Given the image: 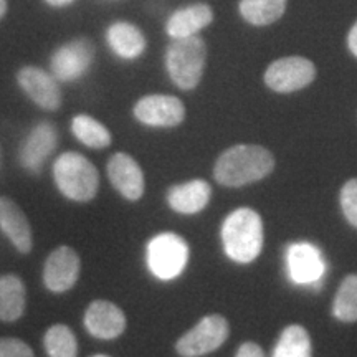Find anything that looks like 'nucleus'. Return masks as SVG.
<instances>
[{
  "label": "nucleus",
  "mask_w": 357,
  "mask_h": 357,
  "mask_svg": "<svg viewBox=\"0 0 357 357\" xmlns=\"http://www.w3.org/2000/svg\"><path fill=\"white\" fill-rule=\"evenodd\" d=\"M275 169V158L270 151L255 144L230 147L217 159L213 177L220 185L243 187L261 181Z\"/></svg>",
  "instance_id": "f257e3e1"
},
{
  "label": "nucleus",
  "mask_w": 357,
  "mask_h": 357,
  "mask_svg": "<svg viewBox=\"0 0 357 357\" xmlns=\"http://www.w3.org/2000/svg\"><path fill=\"white\" fill-rule=\"evenodd\" d=\"M223 250L236 263L255 261L263 248V222L252 208H236L223 220Z\"/></svg>",
  "instance_id": "f03ea898"
},
{
  "label": "nucleus",
  "mask_w": 357,
  "mask_h": 357,
  "mask_svg": "<svg viewBox=\"0 0 357 357\" xmlns=\"http://www.w3.org/2000/svg\"><path fill=\"white\" fill-rule=\"evenodd\" d=\"M53 178L58 190L73 202H89L100 189L96 167L78 153H65L55 160Z\"/></svg>",
  "instance_id": "7ed1b4c3"
},
{
  "label": "nucleus",
  "mask_w": 357,
  "mask_h": 357,
  "mask_svg": "<svg viewBox=\"0 0 357 357\" xmlns=\"http://www.w3.org/2000/svg\"><path fill=\"white\" fill-rule=\"evenodd\" d=\"M207 60V47L199 35L176 38L167 47L166 68L177 88L194 89L200 83Z\"/></svg>",
  "instance_id": "20e7f679"
},
{
  "label": "nucleus",
  "mask_w": 357,
  "mask_h": 357,
  "mask_svg": "<svg viewBox=\"0 0 357 357\" xmlns=\"http://www.w3.org/2000/svg\"><path fill=\"white\" fill-rule=\"evenodd\" d=\"M147 266L155 278L169 281L184 271L189 260L185 240L176 234H160L147 245Z\"/></svg>",
  "instance_id": "39448f33"
},
{
  "label": "nucleus",
  "mask_w": 357,
  "mask_h": 357,
  "mask_svg": "<svg viewBox=\"0 0 357 357\" xmlns=\"http://www.w3.org/2000/svg\"><path fill=\"white\" fill-rule=\"evenodd\" d=\"M230 334L229 321L220 314H208L177 341L176 351L182 357H202L217 351Z\"/></svg>",
  "instance_id": "423d86ee"
},
{
  "label": "nucleus",
  "mask_w": 357,
  "mask_h": 357,
  "mask_svg": "<svg viewBox=\"0 0 357 357\" xmlns=\"http://www.w3.org/2000/svg\"><path fill=\"white\" fill-rule=\"evenodd\" d=\"M316 78L312 61L303 56L280 58L268 66L265 83L276 93H293L306 88Z\"/></svg>",
  "instance_id": "0eeeda50"
},
{
  "label": "nucleus",
  "mask_w": 357,
  "mask_h": 357,
  "mask_svg": "<svg viewBox=\"0 0 357 357\" xmlns=\"http://www.w3.org/2000/svg\"><path fill=\"white\" fill-rule=\"evenodd\" d=\"M95 58V48L88 40L79 38L63 45L50 58L52 75L58 82H75L86 73Z\"/></svg>",
  "instance_id": "6e6552de"
},
{
  "label": "nucleus",
  "mask_w": 357,
  "mask_h": 357,
  "mask_svg": "<svg viewBox=\"0 0 357 357\" xmlns=\"http://www.w3.org/2000/svg\"><path fill=\"white\" fill-rule=\"evenodd\" d=\"M134 116L146 126L174 128L184 121L185 108L176 96L149 95L136 102Z\"/></svg>",
  "instance_id": "1a4fd4ad"
},
{
  "label": "nucleus",
  "mask_w": 357,
  "mask_h": 357,
  "mask_svg": "<svg viewBox=\"0 0 357 357\" xmlns=\"http://www.w3.org/2000/svg\"><path fill=\"white\" fill-rule=\"evenodd\" d=\"M82 271L79 255L70 247H58L48 255L43 266V283L48 291L66 293L77 284Z\"/></svg>",
  "instance_id": "9d476101"
},
{
  "label": "nucleus",
  "mask_w": 357,
  "mask_h": 357,
  "mask_svg": "<svg viewBox=\"0 0 357 357\" xmlns=\"http://www.w3.org/2000/svg\"><path fill=\"white\" fill-rule=\"evenodd\" d=\"M17 82L26 96L42 109L56 111L61 105L58 79L37 66H24L17 75Z\"/></svg>",
  "instance_id": "9b49d317"
},
{
  "label": "nucleus",
  "mask_w": 357,
  "mask_h": 357,
  "mask_svg": "<svg viewBox=\"0 0 357 357\" xmlns=\"http://www.w3.org/2000/svg\"><path fill=\"white\" fill-rule=\"evenodd\" d=\"M108 177L111 184L126 200L136 202L144 194V172L129 154L116 153L108 160Z\"/></svg>",
  "instance_id": "f8f14e48"
},
{
  "label": "nucleus",
  "mask_w": 357,
  "mask_h": 357,
  "mask_svg": "<svg viewBox=\"0 0 357 357\" xmlns=\"http://www.w3.org/2000/svg\"><path fill=\"white\" fill-rule=\"evenodd\" d=\"M84 328L93 337L109 339L119 337L126 329V316L114 303L96 300L88 306L84 312Z\"/></svg>",
  "instance_id": "ddd939ff"
},
{
  "label": "nucleus",
  "mask_w": 357,
  "mask_h": 357,
  "mask_svg": "<svg viewBox=\"0 0 357 357\" xmlns=\"http://www.w3.org/2000/svg\"><path fill=\"white\" fill-rule=\"evenodd\" d=\"M58 142L56 129L50 123H40L30 131L20 147V164L26 171L38 174Z\"/></svg>",
  "instance_id": "4468645a"
},
{
  "label": "nucleus",
  "mask_w": 357,
  "mask_h": 357,
  "mask_svg": "<svg viewBox=\"0 0 357 357\" xmlns=\"http://www.w3.org/2000/svg\"><path fill=\"white\" fill-rule=\"evenodd\" d=\"M288 273L298 284H318L324 273L321 252L307 242L294 243L288 248Z\"/></svg>",
  "instance_id": "2eb2a0df"
},
{
  "label": "nucleus",
  "mask_w": 357,
  "mask_h": 357,
  "mask_svg": "<svg viewBox=\"0 0 357 357\" xmlns=\"http://www.w3.org/2000/svg\"><path fill=\"white\" fill-rule=\"evenodd\" d=\"M0 229L17 252H20L22 255L32 252L33 234L29 218L15 200L8 197H0Z\"/></svg>",
  "instance_id": "dca6fc26"
},
{
  "label": "nucleus",
  "mask_w": 357,
  "mask_h": 357,
  "mask_svg": "<svg viewBox=\"0 0 357 357\" xmlns=\"http://www.w3.org/2000/svg\"><path fill=\"white\" fill-rule=\"evenodd\" d=\"M212 187L202 178L174 185L167 192V204L174 212L182 215H194L202 212L211 202Z\"/></svg>",
  "instance_id": "f3484780"
},
{
  "label": "nucleus",
  "mask_w": 357,
  "mask_h": 357,
  "mask_svg": "<svg viewBox=\"0 0 357 357\" xmlns=\"http://www.w3.org/2000/svg\"><path fill=\"white\" fill-rule=\"evenodd\" d=\"M213 20L212 8L205 3H195L184 8H178L169 17L166 30L172 40L187 38L199 35L200 30L208 26Z\"/></svg>",
  "instance_id": "a211bd4d"
},
{
  "label": "nucleus",
  "mask_w": 357,
  "mask_h": 357,
  "mask_svg": "<svg viewBox=\"0 0 357 357\" xmlns=\"http://www.w3.org/2000/svg\"><path fill=\"white\" fill-rule=\"evenodd\" d=\"M109 48L124 60H134L146 50V37L136 25L116 22L106 32Z\"/></svg>",
  "instance_id": "6ab92c4d"
},
{
  "label": "nucleus",
  "mask_w": 357,
  "mask_h": 357,
  "mask_svg": "<svg viewBox=\"0 0 357 357\" xmlns=\"http://www.w3.org/2000/svg\"><path fill=\"white\" fill-rule=\"evenodd\" d=\"M25 284L17 275L0 276V321L15 323L25 312Z\"/></svg>",
  "instance_id": "aec40b11"
},
{
  "label": "nucleus",
  "mask_w": 357,
  "mask_h": 357,
  "mask_svg": "<svg viewBox=\"0 0 357 357\" xmlns=\"http://www.w3.org/2000/svg\"><path fill=\"white\" fill-rule=\"evenodd\" d=\"M71 132L82 144L91 149H105L111 144V132L108 128L91 116H75L71 121Z\"/></svg>",
  "instance_id": "412c9836"
},
{
  "label": "nucleus",
  "mask_w": 357,
  "mask_h": 357,
  "mask_svg": "<svg viewBox=\"0 0 357 357\" xmlns=\"http://www.w3.org/2000/svg\"><path fill=\"white\" fill-rule=\"evenodd\" d=\"M287 8V0H242L240 13L248 24L263 26L281 19Z\"/></svg>",
  "instance_id": "4be33fe9"
},
{
  "label": "nucleus",
  "mask_w": 357,
  "mask_h": 357,
  "mask_svg": "<svg viewBox=\"0 0 357 357\" xmlns=\"http://www.w3.org/2000/svg\"><path fill=\"white\" fill-rule=\"evenodd\" d=\"M273 357H311V339L303 326L291 324L283 329Z\"/></svg>",
  "instance_id": "5701e85b"
},
{
  "label": "nucleus",
  "mask_w": 357,
  "mask_h": 357,
  "mask_svg": "<svg viewBox=\"0 0 357 357\" xmlns=\"http://www.w3.org/2000/svg\"><path fill=\"white\" fill-rule=\"evenodd\" d=\"M45 351L48 357H77L78 341L68 326L55 324L45 333Z\"/></svg>",
  "instance_id": "b1692460"
},
{
  "label": "nucleus",
  "mask_w": 357,
  "mask_h": 357,
  "mask_svg": "<svg viewBox=\"0 0 357 357\" xmlns=\"http://www.w3.org/2000/svg\"><path fill=\"white\" fill-rule=\"evenodd\" d=\"M333 314L344 323L357 321V275L342 280L333 303Z\"/></svg>",
  "instance_id": "393cba45"
},
{
  "label": "nucleus",
  "mask_w": 357,
  "mask_h": 357,
  "mask_svg": "<svg viewBox=\"0 0 357 357\" xmlns=\"http://www.w3.org/2000/svg\"><path fill=\"white\" fill-rule=\"evenodd\" d=\"M341 208L346 220L357 229V178L347 181L341 189Z\"/></svg>",
  "instance_id": "a878e982"
},
{
  "label": "nucleus",
  "mask_w": 357,
  "mask_h": 357,
  "mask_svg": "<svg viewBox=\"0 0 357 357\" xmlns=\"http://www.w3.org/2000/svg\"><path fill=\"white\" fill-rule=\"evenodd\" d=\"M0 357H35L32 347L15 337H0Z\"/></svg>",
  "instance_id": "bb28decb"
},
{
  "label": "nucleus",
  "mask_w": 357,
  "mask_h": 357,
  "mask_svg": "<svg viewBox=\"0 0 357 357\" xmlns=\"http://www.w3.org/2000/svg\"><path fill=\"white\" fill-rule=\"evenodd\" d=\"M235 357H265V354L257 342H243L236 351Z\"/></svg>",
  "instance_id": "cd10ccee"
},
{
  "label": "nucleus",
  "mask_w": 357,
  "mask_h": 357,
  "mask_svg": "<svg viewBox=\"0 0 357 357\" xmlns=\"http://www.w3.org/2000/svg\"><path fill=\"white\" fill-rule=\"evenodd\" d=\"M347 45H349V50L352 52V55L357 56V22L351 29L349 37H347Z\"/></svg>",
  "instance_id": "c85d7f7f"
},
{
  "label": "nucleus",
  "mask_w": 357,
  "mask_h": 357,
  "mask_svg": "<svg viewBox=\"0 0 357 357\" xmlns=\"http://www.w3.org/2000/svg\"><path fill=\"white\" fill-rule=\"evenodd\" d=\"M45 2L52 7H65V6H70L71 2H75V0H45Z\"/></svg>",
  "instance_id": "c756f323"
},
{
  "label": "nucleus",
  "mask_w": 357,
  "mask_h": 357,
  "mask_svg": "<svg viewBox=\"0 0 357 357\" xmlns=\"http://www.w3.org/2000/svg\"><path fill=\"white\" fill-rule=\"evenodd\" d=\"M6 12H7V0H0V19L6 15Z\"/></svg>",
  "instance_id": "7c9ffc66"
},
{
  "label": "nucleus",
  "mask_w": 357,
  "mask_h": 357,
  "mask_svg": "<svg viewBox=\"0 0 357 357\" xmlns=\"http://www.w3.org/2000/svg\"><path fill=\"white\" fill-rule=\"evenodd\" d=\"M93 357H108V356H102V354H98V356H93Z\"/></svg>",
  "instance_id": "2f4dec72"
}]
</instances>
